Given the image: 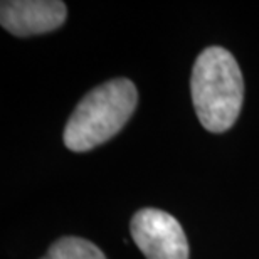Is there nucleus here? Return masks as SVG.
I'll return each instance as SVG.
<instances>
[{
  "instance_id": "7ed1b4c3",
  "label": "nucleus",
  "mask_w": 259,
  "mask_h": 259,
  "mask_svg": "<svg viewBox=\"0 0 259 259\" xmlns=\"http://www.w3.org/2000/svg\"><path fill=\"white\" fill-rule=\"evenodd\" d=\"M132 237L147 259H189V242L180 222L158 209H142L133 215Z\"/></svg>"
},
{
  "instance_id": "f03ea898",
  "label": "nucleus",
  "mask_w": 259,
  "mask_h": 259,
  "mask_svg": "<svg viewBox=\"0 0 259 259\" xmlns=\"http://www.w3.org/2000/svg\"><path fill=\"white\" fill-rule=\"evenodd\" d=\"M137 103V88L126 77L96 86L79 101L67 120L64 145L81 153L108 142L128 123Z\"/></svg>"
},
{
  "instance_id": "f257e3e1",
  "label": "nucleus",
  "mask_w": 259,
  "mask_h": 259,
  "mask_svg": "<svg viewBox=\"0 0 259 259\" xmlns=\"http://www.w3.org/2000/svg\"><path fill=\"white\" fill-rule=\"evenodd\" d=\"M190 93L202 126L212 133L227 132L244 100V79L234 56L217 46L202 51L192 69Z\"/></svg>"
},
{
  "instance_id": "39448f33",
  "label": "nucleus",
  "mask_w": 259,
  "mask_h": 259,
  "mask_svg": "<svg viewBox=\"0 0 259 259\" xmlns=\"http://www.w3.org/2000/svg\"><path fill=\"white\" fill-rule=\"evenodd\" d=\"M40 259H106V256L91 241L81 237H61Z\"/></svg>"
},
{
  "instance_id": "20e7f679",
  "label": "nucleus",
  "mask_w": 259,
  "mask_h": 259,
  "mask_svg": "<svg viewBox=\"0 0 259 259\" xmlns=\"http://www.w3.org/2000/svg\"><path fill=\"white\" fill-rule=\"evenodd\" d=\"M66 5L58 0H4L0 24L17 37L46 34L66 20Z\"/></svg>"
}]
</instances>
